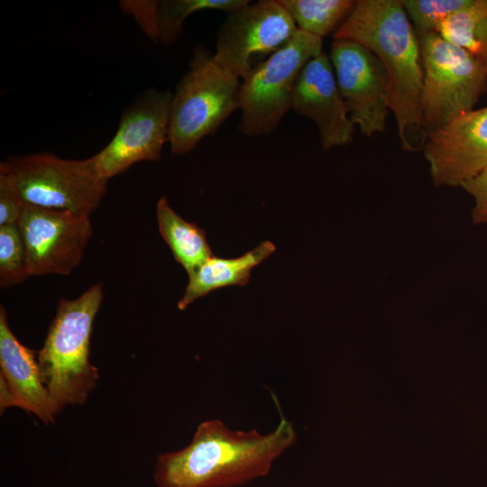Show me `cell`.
I'll return each instance as SVG.
<instances>
[{
  "label": "cell",
  "instance_id": "obj_7",
  "mask_svg": "<svg viewBox=\"0 0 487 487\" xmlns=\"http://www.w3.org/2000/svg\"><path fill=\"white\" fill-rule=\"evenodd\" d=\"M418 39L423 67L421 112L427 136L473 109L487 93V68L438 33Z\"/></svg>",
  "mask_w": 487,
  "mask_h": 487
},
{
  "label": "cell",
  "instance_id": "obj_18",
  "mask_svg": "<svg viewBox=\"0 0 487 487\" xmlns=\"http://www.w3.org/2000/svg\"><path fill=\"white\" fill-rule=\"evenodd\" d=\"M298 30L323 39L342 25L354 10V0H280Z\"/></svg>",
  "mask_w": 487,
  "mask_h": 487
},
{
  "label": "cell",
  "instance_id": "obj_9",
  "mask_svg": "<svg viewBox=\"0 0 487 487\" xmlns=\"http://www.w3.org/2000/svg\"><path fill=\"white\" fill-rule=\"evenodd\" d=\"M29 276L68 275L92 235L87 216L25 204L17 222Z\"/></svg>",
  "mask_w": 487,
  "mask_h": 487
},
{
  "label": "cell",
  "instance_id": "obj_6",
  "mask_svg": "<svg viewBox=\"0 0 487 487\" xmlns=\"http://www.w3.org/2000/svg\"><path fill=\"white\" fill-rule=\"evenodd\" d=\"M25 204L90 215L106 194L107 179L91 158L69 160L51 153L13 155L2 161Z\"/></svg>",
  "mask_w": 487,
  "mask_h": 487
},
{
  "label": "cell",
  "instance_id": "obj_22",
  "mask_svg": "<svg viewBox=\"0 0 487 487\" xmlns=\"http://www.w3.org/2000/svg\"><path fill=\"white\" fill-rule=\"evenodd\" d=\"M24 206L13 179L0 166V225L17 224Z\"/></svg>",
  "mask_w": 487,
  "mask_h": 487
},
{
  "label": "cell",
  "instance_id": "obj_21",
  "mask_svg": "<svg viewBox=\"0 0 487 487\" xmlns=\"http://www.w3.org/2000/svg\"><path fill=\"white\" fill-rule=\"evenodd\" d=\"M28 277L24 248L17 224L0 225V286L12 287Z\"/></svg>",
  "mask_w": 487,
  "mask_h": 487
},
{
  "label": "cell",
  "instance_id": "obj_10",
  "mask_svg": "<svg viewBox=\"0 0 487 487\" xmlns=\"http://www.w3.org/2000/svg\"><path fill=\"white\" fill-rule=\"evenodd\" d=\"M328 56L352 122L366 137L384 132L391 111L389 78L381 60L345 39L334 40Z\"/></svg>",
  "mask_w": 487,
  "mask_h": 487
},
{
  "label": "cell",
  "instance_id": "obj_2",
  "mask_svg": "<svg viewBox=\"0 0 487 487\" xmlns=\"http://www.w3.org/2000/svg\"><path fill=\"white\" fill-rule=\"evenodd\" d=\"M333 39L356 41L373 52L389 78V106L401 148L422 151L423 67L418 36L400 0H358Z\"/></svg>",
  "mask_w": 487,
  "mask_h": 487
},
{
  "label": "cell",
  "instance_id": "obj_19",
  "mask_svg": "<svg viewBox=\"0 0 487 487\" xmlns=\"http://www.w3.org/2000/svg\"><path fill=\"white\" fill-rule=\"evenodd\" d=\"M249 4V0H161L157 9L159 42L175 43L183 34L185 20L196 12L209 9L230 14Z\"/></svg>",
  "mask_w": 487,
  "mask_h": 487
},
{
  "label": "cell",
  "instance_id": "obj_17",
  "mask_svg": "<svg viewBox=\"0 0 487 487\" xmlns=\"http://www.w3.org/2000/svg\"><path fill=\"white\" fill-rule=\"evenodd\" d=\"M437 33L487 68V0H473L470 5L444 21Z\"/></svg>",
  "mask_w": 487,
  "mask_h": 487
},
{
  "label": "cell",
  "instance_id": "obj_3",
  "mask_svg": "<svg viewBox=\"0 0 487 487\" xmlns=\"http://www.w3.org/2000/svg\"><path fill=\"white\" fill-rule=\"evenodd\" d=\"M103 299L97 283L74 299H61L43 346L37 353L40 373L59 414L86 403L99 379L90 362L93 323Z\"/></svg>",
  "mask_w": 487,
  "mask_h": 487
},
{
  "label": "cell",
  "instance_id": "obj_11",
  "mask_svg": "<svg viewBox=\"0 0 487 487\" xmlns=\"http://www.w3.org/2000/svg\"><path fill=\"white\" fill-rule=\"evenodd\" d=\"M171 99L168 89H151L126 108L111 141L90 157L106 179L139 161L161 159L168 142Z\"/></svg>",
  "mask_w": 487,
  "mask_h": 487
},
{
  "label": "cell",
  "instance_id": "obj_20",
  "mask_svg": "<svg viewBox=\"0 0 487 487\" xmlns=\"http://www.w3.org/2000/svg\"><path fill=\"white\" fill-rule=\"evenodd\" d=\"M473 0H400L418 37L437 33L440 24Z\"/></svg>",
  "mask_w": 487,
  "mask_h": 487
},
{
  "label": "cell",
  "instance_id": "obj_8",
  "mask_svg": "<svg viewBox=\"0 0 487 487\" xmlns=\"http://www.w3.org/2000/svg\"><path fill=\"white\" fill-rule=\"evenodd\" d=\"M297 31L280 0H260L228 14L216 34L214 58L233 75L244 78Z\"/></svg>",
  "mask_w": 487,
  "mask_h": 487
},
{
  "label": "cell",
  "instance_id": "obj_1",
  "mask_svg": "<svg viewBox=\"0 0 487 487\" xmlns=\"http://www.w3.org/2000/svg\"><path fill=\"white\" fill-rule=\"evenodd\" d=\"M274 430H233L221 419L201 422L185 447L158 455L157 487H237L265 477L275 461L297 441L282 413Z\"/></svg>",
  "mask_w": 487,
  "mask_h": 487
},
{
  "label": "cell",
  "instance_id": "obj_24",
  "mask_svg": "<svg viewBox=\"0 0 487 487\" xmlns=\"http://www.w3.org/2000/svg\"><path fill=\"white\" fill-rule=\"evenodd\" d=\"M462 187L473 199V222L487 224V169Z\"/></svg>",
  "mask_w": 487,
  "mask_h": 487
},
{
  "label": "cell",
  "instance_id": "obj_13",
  "mask_svg": "<svg viewBox=\"0 0 487 487\" xmlns=\"http://www.w3.org/2000/svg\"><path fill=\"white\" fill-rule=\"evenodd\" d=\"M291 110L317 126L324 150L354 140L355 125L339 91L326 52L309 60L300 71L292 94Z\"/></svg>",
  "mask_w": 487,
  "mask_h": 487
},
{
  "label": "cell",
  "instance_id": "obj_4",
  "mask_svg": "<svg viewBox=\"0 0 487 487\" xmlns=\"http://www.w3.org/2000/svg\"><path fill=\"white\" fill-rule=\"evenodd\" d=\"M240 78L219 65L210 50L197 46L188 70L172 94L168 142L174 155L192 151L239 109Z\"/></svg>",
  "mask_w": 487,
  "mask_h": 487
},
{
  "label": "cell",
  "instance_id": "obj_12",
  "mask_svg": "<svg viewBox=\"0 0 487 487\" xmlns=\"http://www.w3.org/2000/svg\"><path fill=\"white\" fill-rule=\"evenodd\" d=\"M436 187H462L487 169V106L429 133L423 146Z\"/></svg>",
  "mask_w": 487,
  "mask_h": 487
},
{
  "label": "cell",
  "instance_id": "obj_16",
  "mask_svg": "<svg viewBox=\"0 0 487 487\" xmlns=\"http://www.w3.org/2000/svg\"><path fill=\"white\" fill-rule=\"evenodd\" d=\"M156 216L162 238L188 276L214 256L205 231L179 216L165 197L157 203Z\"/></svg>",
  "mask_w": 487,
  "mask_h": 487
},
{
  "label": "cell",
  "instance_id": "obj_5",
  "mask_svg": "<svg viewBox=\"0 0 487 487\" xmlns=\"http://www.w3.org/2000/svg\"><path fill=\"white\" fill-rule=\"evenodd\" d=\"M323 52V39L298 30L280 49L241 82L238 129L247 137L267 136L291 109L293 89L306 63Z\"/></svg>",
  "mask_w": 487,
  "mask_h": 487
},
{
  "label": "cell",
  "instance_id": "obj_14",
  "mask_svg": "<svg viewBox=\"0 0 487 487\" xmlns=\"http://www.w3.org/2000/svg\"><path fill=\"white\" fill-rule=\"evenodd\" d=\"M0 409L19 407L43 424L58 415L41 377L36 353L24 346L10 329L6 312L0 308Z\"/></svg>",
  "mask_w": 487,
  "mask_h": 487
},
{
  "label": "cell",
  "instance_id": "obj_15",
  "mask_svg": "<svg viewBox=\"0 0 487 487\" xmlns=\"http://www.w3.org/2000/svg\"><path fill=\"white\" fill-rule=\"evenodd\" d=\"M275 250L271 242L264 241L237 258L225 259L214 255L188 276L184 295L178 303L179 309H186L196 299L213 290L246 285L251 278V271Z\"/></svg>",
  "mask_w": 487,
  "mask_h": 487
},
{
  "label": "cell",
  "instance_id": "obj_23",
  "mask_svg": "<svg viewBox=\"0 0 487 487\" xmlns=\"http://www.w3.org/2000/svg\"><path fill=\"white\" fill-rule=\"evenodd\" d=\"M157 0H126L120 1L121 9L127 14L133 16L144 33L154 42H159Z\"/></svg>",
  "mask_w": 487,
  "mask_h": 487
}]
</instances>
